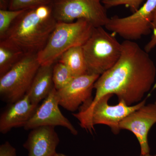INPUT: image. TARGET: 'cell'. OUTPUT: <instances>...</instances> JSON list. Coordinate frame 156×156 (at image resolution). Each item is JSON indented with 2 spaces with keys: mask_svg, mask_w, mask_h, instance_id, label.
<instances>
[{
  "mask_svg": "<svg viewBox=\"0 0 156 156\" xmlns=\"http://www.w3.org/2000/svg\"><path fill=\"white\" fill-rule=\"evenodd\" d=\"M121 44L119 58L95 82V96L84 109L108 94L116 95L128 105H134L142 101L154 83L156 67L148 53L134 41L125 40Z\"/></svg>",
  "mask_w": 156,
  "mask_h": 156,
  "instance_id": "cell-1",
  "label": "cell"
},
{
  "mask_svg": "<svg viewBox=\"0 0 156 156\" xmlns=\"http://www.w3.org/2000/svg\"><path fill=\"white\" fill-rule=\"evenodd\" d=\"M57 23L50 5L26 9L14 20L4 39L13 42L26 55H37L46 46Z\"/></svg>",
  "mask_w": 156,
  "mask_h": 156,
  "instance_id": "cell-2",
  "label": "cell"
},
{
  "mask_svg": "<svg viewBox=\"0 0 156 156\" xmlns=\"http://www.w3.org/2000/svg\"><path fill=\"white\" fill-rule=\"evenodd\" d=\"M94 28V26L85 19L71 23L58 22L46 46L37 54L41 65H52L70 48L83 46Z\"/></svg>",
  "mask_w": 156,
  "mask_h": 156,
  "instance_id": "cell-3",
  "label": "cell"
},
{
  "mask_svg": "<svg viewBox=\"0 0 156 156\" xmlns=\"http://www.w3.org/2000/svg\"><path fill=\"white\" fill-rule=\"evenodd\" d=\"M103 27H95L82 46L88 73L101 76L116 63L122 53V44Z\"/></svg>",
  "mask_w": 156,
  "mask_h": 156,
  "instance_id": "cell-4",
  "label": "cell"
},
{
  "mask_svg": "<svg viewBox=\"0 0 156 156\" xmlns=\"http://www.w3.org/2000/svg\"><path fill=\"white\" fill-rule=\"evenodd\" d=\"M113 95H104L92 107L80 110L73 114L80 122L81 128L92 134L94 126L104 125L108 126L113 133L117 134L121 130V122L131 113L145 105L146 99L133 105H128L123 100L119 101L118 104L110 105L108 100Z\"/></svg>",
  "mask_w": 156,
  "mask_h": 156,
  "instance_id": "cell-5",
  "label": "cell"
},
{
  "mask_svg": "<svg viewBox=\"0 0 156 156\" xmlns=\"http://www.w3.org/2000/svg\"><path fill=\"white\" fill-rule=\"evenodd\" d=\"M41 66L37 55L28 54L0 77L1 99L11 104L26 95Z\"/></svg>",
  "mask_w": 156,
  "mask_h": 156,
  "instance_id": "cell-6",
  "label": "cell"
},
{
  "mask_svg": "<svg viewBox=\"0 0 156 156\" xmlns=\"http://www.w3.org/2000/svg\"><path fill=\"white\" fill-rule=\"evenodd\" d=\"M50 5L58 22L83 19L97 27H104L109 18L101 0H53Z\"/></svg>",
  "mask_w": 156,
  "mask_h": 156,
  "instance_id": "cell-7",
  "label": "cell"
},
{
  "mask_svg": "<svg viewBox=\"0 0 156 156\" xmlns=\"http://www.w3.org/2000/svg\"><path fill=\"white\" fill-rule=\"evenodd\" d=\"M156 9V0H147L137 11L127 17L114 16L105 26L107 30L125 40L134 41L151 33L152 23Z\"/></svg>",
  "mask_w": 156,
  "mask_h": 156,
  "instance_id": "cell-8",
  "label": "cell"
},
{
  "mask_svg": "<svg viewBox=\"0 0 156 156\" xmlns=\"http://www.w3.org/2000/svg\"><path fill=\"white\" fill-rule=\"evenodd\" d=\"M100 76L87 73L73 78L63 89L57 91L60 106L69 112L85 108L92 102V90Z\"/></svg>",
  "mask_w": 156,
  "mask_h": 156,
  "instance_id": "cell-9",
  "label": "cell"
},
{
  "mask_svg": "<svg viewBox=\"0 0 156 156\" xmlns=\"http://www.w3.org/2000/svg\"><path fill=\"white\" fill-rule=\"evenodd\" d=\"M58 106L57 91L54 87L23 128L31 130L42 126H59L67 128L73 135H77V130L62 113Z\"/></svg>",
  "mask_w": 156,
  "mask_h": 156,
  "instance_id": "cell-10",
  "label": "cell"
},
{
  "mask_svg": "<svg viewBox=\"0 0 156 156\" xmlns=\"http://www.w3.org/2000/svg\"><path fill=\"white\" fill-rule=\"evenodd\" d=\"M156 124V105L149 104L131 113L121 122L120 130L131 131L136 136L140 147V154L150 152L148 135Z\"/></svg>",
  "mask_w": 156,
  "mask_h": 156,
  "instance_id": "cell-11",
  "label": "cell"
},
{
  "mask_svg": "<svg viewBox=\"0 0 156 156\" xmlns=\"http://www.w3.org/2000/svg\"><path fill=\"white\" fill-rule=\"evenodd\" d=\"M53 126H42L31 130L23 147L28 156H54L59 138Z\"/></svg>",
  "mask_w": 156,
  "mask_h": 156,
  "instance_id": "cell-12",
  "label": "cell"
},
{
  "mask_svg": "<svg viewBox=\"0 0 156 156\" xmlns=\"http://www.w3.org/2000/svg\"><path fill=\"white\" fill-rule=\"evenodd\" d=\"M10 104L0 117V132L3 134L14 128L24 127L39 106L33 104L27 94Z\"/></svg>",
  "mask_w": 156,
  "mask_h": 156,
  "instance_id": "cell-13",
  "label": "cell"
},
{
  "mask_svg": "<svg viewBox=\"0 0 156 156\" xmlns=\"http://www.w3.org/2000/svg\"><path fill=\"white\" fill-rule=\"evenodd\" d=\"M52 65L41 66L35 76L27 95L33 104L38 105L54 88Z\"/></svg>",
  "mask_w": 156,
  "mask_h": 156,
  "instance_id": "cell-14",
  "label": "cell"
},
{
  "mask_svg": "<svg viewBox=\"0 0 156 156\" xmlns=\"http://www.w3.org/2000/svg\"><path fill=\"white\" fill-rule=\"evenodd\" d=\"M26 55L19 47L10 40H0V77L9 72Z\"/></svg>",
  "mask_w": 156,
  "mask_h": 156,
  "instance_id": "cell-15",
  "label": "cell"
},
{
  "mask_svg": "<svg viewBox=\"0 0 156 156\" xmlns=\"http://www.w3.org/2000/svg\"><path fill=\"white\" fill-rule=\"evenodd\" d=\"M57 61L65 65L74 77L88 73L82 46L70 48L62 54Z\"/></svg>",
  "mask_w": 156,
  "mask_h": 156,
  "instance_id": "cell-16",
  "label": "cell"
},
{
  "mask_svg": "<svg viewBox=\"0 0 156 156\" xmlns=\"http://www.w3.org/2000/svg\"><path fill=\"white\" fill-rule=\"evenodd\" d=\"M74 78L65 65L58 61L53 64V81L54 88L57 91L67 86Z\"/></svg>",
  "mask_w": 156,
  "mask_h": 156,
  "instance_id": "cell-17",
  "label": "cell"
},
{
  "mask_svg": "<svg viewBox=\"0 0 156 156\" xmlns=\"http://www.w3.org/2000/svg\"><path fill=\"white\" fill-rule=\"evenodd\" d=\"M23 10H0V40L5 38L11 24Z\"/></svg>",
  "mask_w": 156,
  "mask_h": 156,
  "instance_id": "cell-18",
  "label": "cell"
},
{
  "mask_svg": "<svg viewBox=\"0 0 156 156\" xmlns=\"http://www.w3.org/2000/svg\"><path fill=\"white\" fill-rule=\"evenodd\" d=\"M53 0H9V10H23L49 5Z\"/></svg>",
  "mask_w": 156,
  "mask_h": 156,
  "instance_id": "cell-19",
  "label": "cell"
},
{
  "mask_svg": "<svg viewBox=\"0 0 156 156\" xmlns=\"http://www.w3.org/2000/svg\"><path fill=\"white\" fill-rule=\"evenodd\" d=\"M144 0H104L102 3L106 9L124 5L130 9L132 13L135 12L141 7Z\"/></svg>",
  "mask_w": 156,
  "mask_h": 156,
  "instance_id": "cell-20",
  "label": "cell"
},
{
  "mask_svg": "<svg viewBox=\"0 0 156 156\" xmlns=\"http://www.w3.org/2000/svg\"><path fill=\"white\" fill-rule=\"evenodd\" d=\"M152 31L153 34L150 41L146 45L144 50L149 53L156 46V9L154 13L153 19L152 23Z\"/></svg>",
  "mask_w": 156,
  "mask_h": 156,
  "instance_id": "cell-21",
  "label": "cell"
},
{
  "mask_svg": "<svg viewBox=\"0 0 156 156\" xmlns=\"http://www.w3.org/2000/svg\"><path fill=\"white\" fill-rule=\"evenodd\" d=\"M0 156H18L17 150L9 141L0 145Z\"/></svg>",
  "mask_w": 156,
  "mask_h": 156,
  "instance_id": "cell-22",
  "label": "cell"
},
{
  "mask_svg": "<svg viewBox=\"0 0 156 156\" xmlns=\"http://www.w3.org/2000/svg\"><path fill=\"white\" fill-rule=\"evenodd\" d=\"M0 10H9V0H0Z\"/></svg>",
  "mask_w": 156,
  "mask_h": 156,
  "instance_id": "cell-23",
  "label": "cell"
},
{
  "mask_svg": "<svg viewBox=\"0 0 156 156\" xmlns=\"http://www.w3.org/2000/svg\"><path fill=\"white\" fill-rule=\"evenodd\" d=\"M140 156H156V154H155L151 155L149 153L145 154H140Z\"/></svg>",
  "mask_w": 156,
  "mask_h": 156,
  "instance_id": "cell-24",
  "label": "cell"
},
{
  "mask_svg": "<svg viewBox=\"0 0 156 156\" xmlns=\"http://www.w3.org/2000/svg\"><path fill=\"white\" fill-rule=\"evenodd\" d=\"M54 156H68L67 155H66L64 154H63L62 153H56V154Z\"/></svg>",
  "mask_w": 156,
  "mask_h": 156,
  "instance_id": "cell-25",
  "label": "cell"
},
{
  "mask_svg": "<svg viewBox=\"0 0 156 156\" xmlns=\"http://www.w3.org/2000/svg\"><path fill=\"white\" fill-rule=\"evenodd\" d=\"M104 1V0H101V2H102V1Z\"/></svg>",
  "mask_w": 156,
  "mask_h": 156,
  "instance_id": "cell-26",
  "label": "cell"
},
{
  "mask_svg": "<svg viewBox=\"0 0 156 156\" xmlns=\"http://www.w3.org/2000/svg\"><path fill=\"white\" fill-rule=\"evenodd\" d=\"M155 104L156 105V101H155V102H154Z\"/></svg>",
  "mask_w": 156,
  "mask_h": 156,
  "instance_id": "cell-27",
  "label": "cell"
}]
</instances>
